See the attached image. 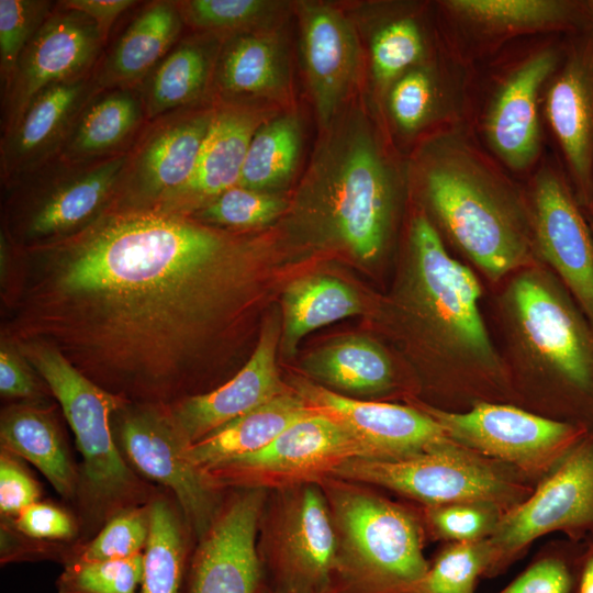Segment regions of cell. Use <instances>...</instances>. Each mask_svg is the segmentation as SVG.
Here are the masks:
<instances>
[{
	"label": "cell",
	"instance_id": "cell-1",
	"mask_svg": "<svg viewBox=\"0 0 593 593\" xmlns=\"http://www.w3.org/2000/svg\"><path fill=\"white\" fill-rule=\"evenodd\" d=\"M23 251L14 342L57 349L130 402L170 405L254 304L268 244L186 213L108 208Z\"/></svg>",
	"mask_w": 593,
	"mask_h": 593
},
{
	"label": "cell",
	"instance_id": "cell-2",
	"mask_svg": "<svg viewBox=\"0 0 593 593\" xmlns=\"http://www.w3.org/2000/svg\"><path fill=\"white\" fill-rule=\"evenodd\" d=\"M325 130L289 206V233L314 250L373 264L385 249L394 220L393 172L359 111L337 114Z\"/></svg>",
	"mask_w": 593,
	"mask_h": 593
},
{
	"label": "cell",
	"instance_id": "cell-3",
	"mask_svg": "<svg viewBox=\"0 0 593 593\" xmlns=\"http://www.w3.org/2000/svg\"><path fill=\"white\" fill-rule=\"evenodd\" d=\"M480 298L474 273L449 255L427 217L415 216L394 301L402 326L440 359L494 368L499 358Z\"/></svg>",
	"mask_w": 593,
	"mask_h": 593
},
{
	"label": "cell",
	"instance_id": "cell-4",
	"mask_svg": "<svg viewBox=\"0 0 593 593\" xmlns=\"http://www.w3.org/2000/svg\"><path fill=\"white\" fill-rule=\"evenodd\" d=\"M318 483L338 540L329 593H415L429 566L416 519L356 482L327 477Z\"/></svg>",
	"mask_w": 593,
	"mask_h": 593
},
{
	"label": "cell",
	"instance_id": "cell-5",
	"mask_svg": "<svg viewBox=\"0 0 593 593\" xmlns=\"http://www.w3.org/2000/svg\"><path fill=\"white\" fill-rule=\"evenodd\" d=\"M58 400L81 454L82 486L88 503L101 518L137 505L147 486L122 457L110 428V417L131 402L94 383L57 349L31 340L14 342Z\"/></svg>",
	"mask_w": 593,
	"mask_h": 593
},
{
	"label": "cell",
	"instance_id": "cell-6",
	"mask_svg": "<svg viewBox=\"0 0 593 593\" xmlns=\"http://www.w3.org/2000/svg\"><path fill=\"white\" fill-rule=\"evenodd\" d=\"M425 192L450 237L489 279L528 262L530 242L516 209L473 165L439 159L425 172Z\"/></svg>",
	"mask_w": 593,
	"mask_h": 593
},
{
	"label": "cell",
	"instance_id": "cell-7",
	"mask_svg": "<svg viewBox=\"0 0 593 593\" xmlns=\"http://www.w3.org/2000/svg\"><path fill=\"white\" fill-rule=\"evenodd\" d=\"M518 335L573 400L593 417V326L559 280L535 270L521 272L507 291Z\"/></svg>",
	"mask_w": 593,
	"mask_h": 593
},
{
	"label": "cell",
	"instance_id": "cell-8",
	"mask_svg": "<svg viewBox=\"0 0 593 593\" xmlns=\"http://www.w3.org/2000/svg\"><path fill=\"white\" fill-rule=\"evenodd\" d=\"M265 524L261 571L272 593H329L338 568V540L318 482L278 489Z\"/></svg>",
	"mask_w": 593,
	"mask_h": 593
},
{
	"label": "cell",
	"instance_id": "cell-9",
	"mask_svg": "<svg viewBox=\"0 0 593 593\" xmlns=\"http://www.w3.org/2000/svg\"><path fill=\"white\" fill-rule=\"evenodd\" d=\"M329 477L387 488L429 507L478 503L499 508L519 493L501 471L456 443L401 459L353 458Z\"/></svg>",
	"mask_w": 593,
	"mask_h": 593
},
{
	"label": "cell",
	"instance_id": "cell-10",
	"mask_svg": "<svg viewBox=\"0 0 593 593\" xmlns=\"http://www.w3.org/2000/svg\"><path fill=\"white\" fill-rule=\"evenodd\" d=\"M353 458H370V455L342 425L315 412L292 424L262 449L200 471L215 490L224 486L278 490L320 482Z\"/></svg>",
	"mask_w": 593,
	"mask_h": 593
},
{
	"label": "cell",
	"instance_id": "cell-11",
	"mask_svg": "<svg viewBox=\"0 0 593 593\" xmlns=\"http://www.w3.org/2000/svg\"><path fill=\"white\" fill-rule=\"evenodd\" d=\"M563 530L579 539L593 535V432L552 468L526 501L502 515L488 538L489 577L506 568L536 538Z\"/></svg>",
	"mask_w": 593,
	"mask_h": 593
},
{
	"label": "cell",
	"instance_id": "cell-12",
	"mask_svg": "<svg viewBox=\"0 0 593 593\" xmlns=\"http://www.w3.org/2000/svg\"><path fill=\"white\" fill-rule=\"evenodd\" d=\"M127 155L93 161L55 156L13 181L32 200L18 228L23 246L70 235L101 215L112 202Z\"/></svg>",
	"mask_w": 593,
	"mask_h": 593
},
{
	"label": "cell",
	"instance_id": "cell-13",
	"mask_svg": "<svg viewBox=\"0 0 593 593\" xmlns=\"http://www.w3.org/2000/svg\"><path fill=\"white\" fill-rule=\"evenodd\" d=\"M421 410L461 447L528 471L553 468L590 432L574 422L541 417L510 405L479 403L463 413L428 405Z\"/></svg>",
	"mask_w": 593,
	"mask_h": 593
},
{
	"label": "cell",
	"instance_id": "cell-14",
	"mask_svg": "<svg viewBox=\"0 0 593 593\" xmlns=\"http://www.w3.org/2000/svg\"><path fill=\"white\" fill-rule=\"evenodd\" d=\"M215 104L192 105L164 114L144 126L128 150L112 210L158 205L191 178Z\"/></svg>",
	"mask_w": 593,
	"mask_h": 593
},
{
	"label": "cell",
	"instance_id": "cell-15",
	"mask_svg": "<svg viewBox=\"0 0 593 593\" xmlns=\"http://www.w3.org/2000/svg\"><path fill=\"white\" fill-rule=\"evenodd\" d=\"M105 42L91 18L56 2L23 49L10 80L2 87V136L14 128L40 92L91 75Z\"/></svg>",
	"mask_w": 593,
	"mask_h": 593
},
{
	"label": "cell",
	"instance_id": "cell-16",
	"mask_svg": "<svg viewBox=\"0 0 593 593\" xmlns=\"http://www.w3.org/2000/svg\"><path fill=\"white\" fill-rule=\"evenodd\" d=\"M128 405L122 409L119 426L126 459L145 477L175 494L188 524L202 538L221 508L217 490L184 457L188 446L177 432L167 405Z\"/></svg>",
	"mask_w": 593,
	"mask_h": 593
},
{
	"label": "cell",
	"instance_id": "cell-17",
	"mask_svg": "<svg viewBox=\"0 0 593 593\" xmlns=\"http://www.w3.org/2000/svg\"><path fill=\"white\" fill-rule=\"evenodd\" d=\"M289 387L313 411L348 430L367 449L370 459H401L455 443L421 409L358 400L303 377L291 378Z\"/></svg>",
	"mask_w": 593,
	"mask_h": 593
},
{
	"label": "cell",
	"instance_id": "cell-18",
	"mask_svg": "<svg viewBox=\"0 0 593 593\" xmlns=\"http://www.w3.org/2000/svg\"><path fill=\"white\" fill-rule=\"evenodd\" d=\"M264 489H243L223 507L188 569L184 593H258L262 571L256 545Z\"/></svg>",
	"mask_w": 593,
	"mask_h": 593
},
{
	"label": "cell",
	"instance_id": "cell-19",
	"mask_svg": "<svg viewBox=\"0 0 593 593\" xmlns=\"http://www.w3.org/2000/svg\"><path fill=\"white\" fill-rule=\"evenodd\" d=\"M280 337L281 322L272 315L265 321L251 356L232 379L212 391L188 395L167 405L187 446L289 389L277 366Z\"/></svg>",
	"mask_w": 593,
	"mask_h": 593
},
{
	"label": "cell",
	"instance_id": "cell-20",
	"mask_svg": "<svg viewBox=\"0 0 593 593\" xmlns=\"http://www.w3.org/2000/svg\"><path fill=\"white\" fill-rule=\"evenodd\" d=\"M538 250L593 326V230L567 184L541 175L535 188Z\"/></svg>",
	"mask_w": 593,
	"mask_h": 593
},
{
	"label": "cell",
	"instance_id": "cell-21",
	"mask_svg": "<svg viewBox=\"0 0 593 593\" xmlns=\"http://www.w3.org/2000/svg\"><path fill=\"white\" fill-rule=\"evenodd\" d=\"M301 51L318 121L326 128L357 79L358 36L337 9L316 2L299 4Z\"/></svg>",
	"mask_w": 593,
	"mask_h": 593
},
{
	"label": "cell",
	"instance_id": "cell-22",
	"mask_svg": "<svg viewBox=\"0 0 593 593\" xmlns=\"http://www.w3.org/2000/svg\"><path fill=\"white\" fill-rule=\"evenodd\" d=\"M99 90L93 71L40 92L14 128L1 137L2 181L11 184L57 156L80 111Z\"/></svg>",
	"mask_w": 593,
	"mask_h": 593
},
{
	"label": "cell",
	"instance_id": "cell-23",
	"mask_svg": "<svg viewBox=\"0 0 593 593\" xmlns=\"http://www.w3.org/2000/svg\"><path fill=\"white\" fill-rule=\"evenodd\" d=\"M264 114L239 102H219L190 180L152 206L190 214L238 184L250 141Z\"/></svg>",
	"mask_w": 593,
	"mask_h": 593
},
{
	"label": "cell",
	"instance_id": "cell-24",
	"mask_svg": "<svg viewBox=\"0 0 593 593\" xmlns=\"http://www.w3.org/2000/svg\"><path fill=\"white\" fill-rule=\"evenodd\" d=\"M547 115L584 204L593 206V38L575 47L547 94Z\"/></svg>",
	"mask_w": 593,
	"mask_h": 593
},
{
	"label": "cell",
	"instance_id": "cell-25",
	"mask_svg": "<svg viewBox=\"0 0 593 593\" xmlns=\"http://www.w3.org/2000/svg\"><path fill=\"white\" fill-rule=\"evenodd\" d=\"M556 65L553 51L536 54L506 80L493 102L486 122L488 136L496 153L513 168H525L537 155L538 91Z\"/></svg>",
	"mask_w": 593,
	"mask_h": 593
},
{
	"label": "cell",
	"instance_id": "cell-26",
	"mask_svg": "<svg viewBox=\"0 0 593 593\" xmlns=\"http://www.w3.org/2000/svg\"><path fill=\"white\" fill-rule=\"evenodd\" d=\"M183 24L177 1L150 2L100 58L94 69L98 87H141L180 40Z\"/></svg>",
	"mask_w": 593,
	"mask_h": 593
},
{
	"label": "cell",
	"instance_id": "cell-27",
	"mask_svg": "<svg viewBox=\"0 0 593 593\" xmlns=\"http://www.w3.org/2000/svg\"><path fill=\"white\" fill-rule=\"evenodd\" d=\"M146 123L139 87L100 89L80 111L57 156L93 161L124 154Z\"/></svg>",
	"mask_w": 593,
	"mask_h": 593
},
{
	"label": "cell",
	"instance_id": "cell-28",
	"mask_svg": "<svg viewBox=\"0 0 593 593\" xmlns=\"http://www.w3.org/2000/svg\"><path fill=\"white\" fill-rule=\"evenodd\" d=\"M315 413L290 387L265 404L236 417L184 450L202 470L223 460L262 449L295 422Z\"/></svg>",
	"mask_w": 593,
	"mask_h": 593
},
{
	"label": "cell",
	"instance_id": "cell-29",
	"mask_svg": "<svg viewBox=\"0 0 593 593\" xmlns=\"http://www.w3.org/2000/svg\"><path fill=\"white\" fill-rule=\"evenodd\" d=\"M214 35L179 40L142 83L147 122L195 105L203 97L220 53Z\"/></svg>",
	"mask_w": 593,
	"mask_h": 593
},
{
	"label": "cell",
	"instance_id": "cell-30",
	"mask_svg": "<svg viewBox=\"0 0 593 593\" xmlns=\"http://www.w3.org/2000/svg\"><path fill=\"white\" fill-rule=\"evenodd\" d=\"M301 366L310 380L346 396L382 393L393 383L389 356L362 335L333 339L307 354Z\"/></svg>",
	"mask_w": 593,
	"mask_h": 593
},
{
	"label": "cell",
	"instance_id": "cell-31",
	"mask_svg": "<svg viewBox=\"0 0 593 593\" xmlns=\"http://www.w3.org/2000/svg\"><path fill=\"white\" fill-rule=\"evenodd\" d=\"M280 348L286 358L296 354L301 339L320 327L361 314L358 292L343 280L312 273L292 280L281 298Z\"/></svg>",
	"mask_w": 593,
	"mask_h": 593
},
{
	"label": "cell",
	"instance_id": "cell-32",
	"mask_svg": "<svg viewBox=\"0 0 593 593\" xmlns=\"http://www.w3.org/2000/svg\"><path fill=\"white\" fill-rule=\"evenodd\" d=\"M284 49L262 32L234 34L221 48L214 69V86L222 97L276 96L288 86Z\"/></svg>",
	"mask_w": 593,
	"mask_h": 593
},
{
	"label": "cell",
	"instance_id": "cell-33",
	"mask_svg": "<svg viewBox=\"0 0 593 593\" xmlns=\"http://www.w3.org/2000/svg\"><path fill=\"white\" fill-rule=\"evenodd\" d=\"M1 448L34 465L64 497L77 492V473L68 448L52 417L44 411L11 406L0 422Z\"/></svg>",
	"mask_w": 593,
	"mask_h": 593
},
{
	"label": "cell",
	"instance_id": "cell-34",
	"mask_svg": "<svg viewBox=\"0 0 593 593\" xmlns=\"http://www.w3.org/2000/svg\"><path fill=\"white\" fill-rule=\"evenodd\" d=\"M300 149L301 125L295 115L265 121L250 141L237 186L262 192L287 186L296 169Z\"/></svg>",
	"mask_w": 593,
	"mask_h": 593
},
{
	"label": "cell",
	"instance_id": "cell-35",
	"mask_svg": "<svg viewBox=\"0 0 593 593\" xmlns=\"http://www.w3.org/2000/svg\"><path fill=\"white\" fill-rule=\"evenodd\" d=\"M149 535L137 593H182L187 546L177 512L165 499L149 503Z\"/></svg>",
	"mask_w": 593,
	"mask_h": 593
},
{
	"label": "cell",
	"instance_id": "cell-36",
	"mask_svg": "<svg viewBox=\"0 0 593 593\" xmlns=\"http://www.w3.org/2000/svg\"><path fill=\"white\" fill-rule=\"evenodd\" d=\"M289 206L288 200L276 192L235 186L190 215L214 227L245 232L272 223Z\"/></svg>",
	"mask_w": 593,
	"mask_h": 593
},
{
	"label": "cell",
	"instance_id": "cell-37",
	"mask_svg": "<svg viewBox=\"0 0 593 593\" xmlns=\"http://www.w3.org/2000/svg\"><path fill=\"white\" fill-rule=\"evenodd\" d=\"M446 4L471 20L510 29L561 24L575 14L573 4L555 0H452Z\"/></svg>",
	"mask_w": 593,
	"mask_h": 593
},
{
	"label": "cell",
	"instance_id": "cell-38",
	"mask_svg": "<svg viewBox=\"0 0 593 593\" xmlns=\"http://www.w3.org/2000/svg\"><path fill=\"white\" fill-rule=\"evenodd\" d=\"M491 561L486 539L449 545L428 566L415 593H475L477 581L488 574Z\"/></svg>",
	"mask_w": 593,
	"mask_h": 593
},
{
	"label": "cell",
	"instance_id": "cell-39",
	"mask_svg": "<svg viewBox=\"0 0 593 593\" xmlns=\"http://www.w3.org/2000/svg\"><path fill=\"white\" fill-rule=\"evenodd\" d=\"M143 553L126 559L66 562L57 593H137Z\"/></svg>",
	"mask_w": 593,
	"mask_h": 593
},
{
	"label": "cell",
	"instance_id": "cell-40",
	"mask_svg": "<svg viewBox=\"0 0 593 593\" xmlns=\"http://www.w3.org/2000/svg\"><path fill=\"white\" fill-rule=\"evenodd\" d=\"M184 24L209 33H245L266 21L279 7L266 0L177 1Z\"/></svg>",
	"mask_w": 593,
	"mask_h": 593
},
{
	"label": "cell",
	"instance_id": "cell-41",
	"mask_svg": "<svg viewBox=\"0 0 593 593\" xmlns=\"http://www.w3.org/2000/svg\"><path fill=\"white\" fill-rule=\"evenodd\" d=\"M149 504L125 508L70 560L126 559L143 553L149 535Z\"/></svg>",
	"mask_w": 593,
	"mask_h": 593
},
{
	"label": "cell",
	"instance_id": "cell-42",
	"mask_svg": "<svg viewBox=\"0 0 593 593\" xmlns=\"http://www.w3.org/2000/svg\"><path fill=\"white\" fill-rule=\"evenodd\" d=\"M56 3L38 0H0L1 86L10 80L16 63Z\"/></svg>",
	"mask_w": 593,
	"mask_h": 593
},
{
	"label": "cell",
	"instance_id": "cell-43",
	"mask_svg": "<svg viewBox=\"0 0 593 593\" xmlns=\"http://www.w3.org/2000/svg\"><path fill=\"white\" fill-rule=\"evenodd\" d=\"M371 66L376 79L387 83L423 53V38L413 20L400 19L381 27L371 42Z\"/></svg>",
	"mask_w": 593,
	"mask_h": 593
},
{
	"label": "cell",
	"instance_id": "cell-44",
	"mask_svg": "<svg viewBox=\"0 0 593 593\" xmlns=\"http://www.w3.org/2000/svg\"><path fill=\"white\" fill-rule=\"evenodd\" d=\"M583 552L539 558L497 593H577Z\"/></svg>",
	"mask_w": 593,
	"mask_h": 593
},
{
	"label": "cell",
	"instance_id": "cell-45",
	"mask_svg": "<svg viewBox=\"0 0 593 593\" xmlns=\"http://www.w3.org/2000/svg\"><path fill=\"white\" fill-rule=\"evenodd\" d=\"M427 517L435 533L456 542L482 540L494 530L497 507L478 503H457L429 507Z\"/></svg>",
	"mask_w": 593,
	"mask_h": 593
},
{
	"label": "cell",
	"instance_id": "cell-46",
	"mask_svg": "<svg viewBox=\"0 0 593 593\" xmlns=\"http://www.w3.org/2000/svg\"><path fill=\"white\" fill-rule=\"evenodd\" d=\"M390 110L404 131L416 130L425 120L432 103V83L424 71L413 70L401 77L390 92Z\"/></svg>",
	"mask_w": 593,
	"mask_h": 593
},
{
	"label": "cell",
	"instance_id": "cell-47",
	"mask_svg": "<svg viewBox=\"0 0 593 593\" xmlns=\"http://www.w3.org/2000/svg\"><path fill=\"white\" fill-rule=\"evenodd\" d=\"M22 458L1 448L0 451V512L2 517H15L23 508L38 502L41 489Z\"/></svg>",
	"mask_w": 593,
	"mask_h": 593
},
{
	"label": "cell",
	"instance_id": "cell-48",
	"mask_svg": "<svg viewBox=\"0 0 593 593\" xmlns=\"http://www.w3.org/2000/svg\"><path fill=\"white\" fill-rule=\"evenodd\" d=\"M13 523L21 534L38 540H66L76 534L72 517L49 503L29 505L14 517Z\"/></svg>",
	"mask_w": 593,
	"mask_h": 593
},
{
	"label": "cell",
	"instance_id": "cell-49",
	"mask_svg": "<svg viewBox=\"0 0 593 593\" xmlns=\"http://www.w3.org/2000/svg\"><path fill=\"white\" fill-rule=\"evenodd\" d=\"M0 392L5 398L31 399L38 395V388L26 367L7 346L0 351Z\"/></svg>",
	"mask_w": 593,
	"mask_h": 593
},
{
	"label": "cell",
	"instance_id": "cell-50",
	"mask_svg": "<svg viewBox=\"0 0 593 593\" xmlns=\"http://www.w3.org/2000/svg\"><path fill=\"white\" fill-rule=\"evenodd\" d=\"M66 8L77 10L91 18L107 40L115 20L128 8L137 3L134 0H64Z\"/></svg>",
	"mask_w": 593,
	"mask_h": 593
},
{
	"label": "cell",
	"instance_id": "cell-51",
	"mask_svg": "<svg viewBox=\"0 0 593 593\" xmlns=\"http://www.w3.org/2000/svg\"><path fill=\"white\" fill-rule=\"evenodd\" d=\"M577 593H593V535L584 548Z\"/></svg>",
	"mask_w": 593,
	"mask_h": 593
},
{
	"label": "cell",
	"instance_id": "cell-52",
	"mask_svg": "<svg viewBox=\"0 0 593 593\" xmlns=\"http://www.w3.org/2000/svg\"><path fill=\"white\" fill-rule=\"evenodd\" d=\"M258 593H272L266 589H264L261 585H260V589H259V592Z\"/></svg>",
	"mask_w": 593,
	"mask_h": 593
},
{
	"label": "cell",
	"instance_id": "cell-53",
	"mask_svg": "<svg viewBox=\"0 0 593 593\" xmlns=\"http://www.w3.org/2000/svg\"><path fill=\"white\" fill-rule=\"evenodd\" d=\"M589 7H590V9H591V11H592V13H593V1H590V2H589Z\"/></svg>",
	"mask_w": 593,
	"mask_h": 593
},
{
	"label": "cell",
	"instance_id": "cell-54",
	"mask_svg": "<svg viewBox=\"0 0 593 593\" xmlns=\"http://www.w3.org/2000/svg\"><path fill=\"white\" fill-rule=\"evenodd\" d=\"M591 227H592V230H593V221L591 222Z\"/></svg>",
	"mask_w": 593,
	"mask_h": 593
}]
</instances>
